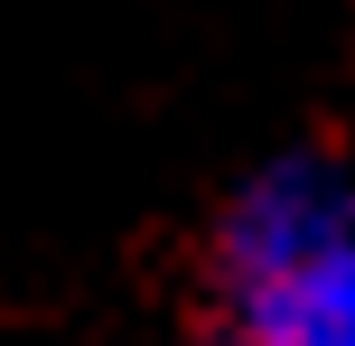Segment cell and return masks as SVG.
<instances>
[{"instance_id":"cell-2","label":"cell","mask_w":355,"mask_h":346,"mask_svg":"<svg viewBox=\"0 0 355 346\" xmlns=\"http://www.w3.org/2000/svg\"><path fill=\"white\" fill-rule=\"evenodd\" d=\"M234 346H355V225L309 262L234 291Z\"/></svg>"},{"instance_id":"cell-1","label":"cell","mask_w":355,"mask_h":346,"mask_svg":"<svg viewBox=\"0 0 355 346\" xmlns=\"http://www.w3.org/2000/svg\"><path fill=\"white\" fill-rule=\"evenodd\" d=\"M355 225V178L337 159H318V150H290V159L252 168L243 187H234L225 206V281L243 291V281H271L290 272V262H309L318 243H337Z\"/></svg>"}]
</instances>
